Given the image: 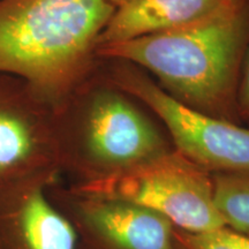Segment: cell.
Wrapping results in <instances>:
<instances>
[{
	"label": "cell",
	"instance_id": "cell-1",
	"mask_svg": "<svg viewBox=\"0 0 249 249\" xmlns=\"http://www.w3.org/2000/svg\"><path fill=\"white\" fill-rule=\"evenodd\" d=\"M248 48L249 0H241L173 30L99 45L96 57L136 65L185 107L240 124L236 95Z\"/></svg>",
	"mask_w": 249,
	"mask_h": 249
},
{
	"label": "cell",
	"instance_id": "cell-2",
	"mask_svg": "<svg viewBox=\"0 0 249 249\" xmlns=\"http://www.w3.org/2000/svg\"><path fill=\"white\" fill-rule=\"evenodd\" d=\"M147 110L112 82L98 62L53 108L59 166L70 186L91 188L174 149Z\"/></svg>",
	"mask_w": 249,
	"mask_h": 249
},
{
	"label": "cell",
	"instance_id": "cell-3",
	"mask_svg": "<svg viewBox=\"0 0 249 249\" xmlns=\"http://www.w3.org/2000/svg\"><path fill=\"white\" fill-rule=\"evenodd\" d=\"M111 0H0V74L54 108L98 66Z\"/></svg>",
	"mask_w": 249,
	"mask_h": 249
},
{
	"label": "cell",
	"instance_id": "cell-4",
	"mask_svg": "<svg viewBox=\"0 0 249 249\" xmlns=\"http://www.w3.org/2000/svg\"><path fill=\"white\" fill-rule=\"evenodd\" d=\"M120 89L160 120L173 148L210 173L249 172V128L208 116L171 97L142 68L124 60H99Z\"/></svg>",
	"mask_w": 249,
	"mask_h": 249
},
{
	"label": "cell",
	"instance_id": "cell-5",
	"mask_svg": "<svg viewBox=\"0 0 249 249\" xmlns=\"http://www.w3.org/2000/svg\"><path fill=\"white\" fill-rule=\"evenodd\" d=\"M81 191L142 205L188 232L225 226L214 207L213 173L176 149L101 185Z\"/></svg>",
	"mask_w": 249,
	"mask_h": 249
},
{
	"label": "cell",
	"instance_id": "cell-6",
	"mask_svg": "<svg viewBox=\"0 0 249 249\" xmlns=\"http://www.w3.org/2000/svg\"><path fill=\"white\" fill-rule=\"evenodd\" d=\"M53 108L26 81L0 74V191L60 182Z\"/></svg>",
	"mask_w": 249,
	"mask_h": 249
},
{
	"label": "cell",
	"instance_id": "cell-7",
	"mask_svg": "<svg viewBox=\"0 0 249 249\" xmlns=\"http://www.w3.org/2000/svg\"><path fill=\"white\" fill-rule=\"evenodd\" d=\"M46 194L75 229L79 249H176V226L160 213L60 182Z\"/></svg>",
	"mask_w": 249,
	"mask_h": 249
},
{
	"label": "cell",
	"instance_id": "cell-8",
	"mask_svg": "<svg viewBox=\"0 0 249 249\" xmlns=\"http://www.w3.org/2000/svg\"><path fill=\"white\" fill-rule=\"evenodd\" d=\"M42 186L0 191V249H79L77 233Z\"/></svg>",
	"mask_w": 249,
	"mask_h": 249
},
{
	"label": "cell",
	"instance_id": "cell-9",
	"mask_svg": "<svg viewBox=\"0 0 249 249\" xmlns=\"http://www.w3.org/2000/svg\"><path fill=\"white\" fill-rule=\"evenodd\" d=\"M229 1L231 0H134L116 8L97 46L173 30Z\"/></svg>",
	"mask_w": 249,
	"mask_h": 249
},
{
	"label": "cell",
	"instance_id": "cell-10",
	"mask_svg": "<svg viewBox=\"0 0 249 249\" xmlns=\"http://www.w3.org/2000/svg\"><path fill=\"white\" fill-rule=\"evenodd\" d=\"M213 186L224 225L249 238V172L213 173Z\"/></svg>",
	"mask_w": 249,
	"mask_h": 249
},
{
	"label": "cell",
	"instance_id": "cell-11",
	"mask_svg": "<svg viewBox=\"0 0 249 249\" xmlns=\"http://www.w3.org/2000/svg\"><path fill=\"white\" fill-rule=\"evenodd\" d=\"M176 249H249V238L229 227L188 232L176 227Z\"/></svg>",
	"mask_w": 249,
	"mask_h": 249
},
{
	"label": "cell",
	"instance_id": "cell-12",
	"mask_svg": "<svg viewBox=\"0 0 249 249\" xmlns=\"http://www.w3.org/2000/svg\"><path fill=\"white\" fill-rule=\"evenodd\" d=\"M236 108L240 124L249 128V48L241 66L236 95Z\"/></svg>",
	"mask_w": 249,
	"mask_h": 249
},
{
	"label": "cell",
	"instance_id": "cell-13",
	"mask_svg": "<svg viewBox=\"0 0 249 249\" xmlns=\"http://www.w3.org/2000/svg\"><path fill=\"white\" fill-rule=\"evenodd\" d=\"M130 1H134V0H111V2L116 6V8L124 4H127V2H130Z\"/></svg>",
	"mask_w": 249,
	"mask_h": 249
},
{
	"label": "cell",
	"instance_id": "cell-14",
	"mask_svg": "<svg viewBox=\"0 0 249 249\" xmlns=\"http://www.w3.org/2000/svg\"><path fill=\"white\" fill-rule=\"evenodd\" d=\"M231 1L233 2V4H238V2H240L241 0H231Z\"/></svg>",
	"mask_w": 249,
	"mask_h": 249
}]
</instances>
